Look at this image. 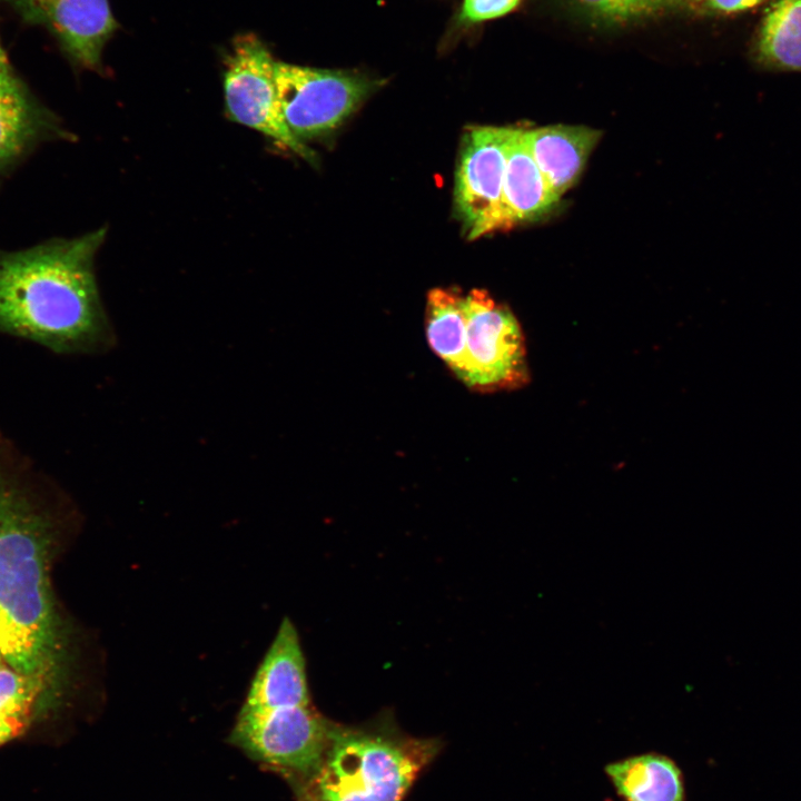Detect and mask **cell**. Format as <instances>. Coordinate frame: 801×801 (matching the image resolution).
Wrapping results in <instances>:
<instances>
[{
    "label": "cell",
    "mask_w": 801,
    "mask_h": 801,
    "mask_svg": "<svg viewBox=\"0 0 801 801\" xmlns=\"http://www.w3.org/2000/svg\"><path fill=\"white\" fill-rule=\"evenodd\" d=\"M464 349L455 376L472 392H510L531 380L526 340L512 309L488 291L465 295Z\"/></svg>",
    "instance_id": "cell-4"
},
{
    "label": "cell",
    "mask_w": 801,
    "mask_h": 801,
    "mask_svg": "<svg viewBox=\"0 0 801 801\" xmlns=\"http://www.w3.org/2000/svg\"><path fill=\"white\" fill-rule=\"evenodd\" d=\"M309 704L299 636L291 621L285 617L254 674L241 709L274 710Z\"/></svg>",
    "instance_id": "cell-10"
},
{
    "label": "cell",
    "mask_w": 801,
    "mask_h": 801,
    "mask_svg": "<svg viewBox=\"0 0 801 801\" xmlns=\"http://www.w3.org/2000/svg\"><path fill=\"white\" fill-rule=\"evenodd\" d=\"M754 60L770 71L801 72V0H772L756 33Z\"/></svg>",
    "instance_id": "cell-14"
},
{
    "label": "cell",
    "mask_w": 801,
    "mask_h": 801,
    "mask_svg": "<svg viewBox=\"0 0 801 801\" xmlns=\"http://www.w3.org/2000/svg\"><path fill=\"white\" fill-rule=\"evenodd\" d=\"M24 726V721L0 718V745L19 735Z\"/></svg>",
    "instance_id": "cell-21"
},
{
    "label": "cell",
    "mask_w": 801,
    "mask_h": 801,
    "mask_svg": "<svg viewBox=\"0 0 801 801\" xmlns=\"http://www.w3.org/2000/svg\"><path fill=\"white\" fill-rule=\"evenodd\" d=\"M47 483L0 429V654L13 670L38 678L52 666L57 649Z\"/></svg>",
    "instance_id": "cell-2"
},
{
    "label": "cell",
    "mask_w": 801,
    "mask_h": 801,
    "mask_svg": "<svg viewBox=\"0 0 801 801\" xmlns=\"http://www.w3.org/2000/svg\"><path fill=\"white\" fill-rule=\"evenodd\" d=\"M431 749L428 742L332 724L312 791L319 801H402Z\"/></svg>",
    "instance_id": "cell-3"
},
{
    "label": "cell",
    "mask_w": 801,
    "mask_h": 801,
    "mask_svg": "<svg viewBox=\"0 0 801 801\" xmlns=\"http://www.w3.org/2000/svg\"><path fill=\"white\" fill-rule=\"evenodd\" d=\"M525 141L524 130L510 128L505 148L503 204L510 228L534 222L558 205Z\"/></svg>",
    "instance_id": "cell-12"
},
{
    "label": "cell",
    "mask_w": 801,
    "mask_h": 801,
    "mask_svg": "<svg viewBox=\"0 0 801 801\" xmlns=\"http://www.w3.org/2000/svg\"><path fill=\"white\" fill-rule=\"evenodd\" d=\"M604 771L622 801H685L683 772L665 754L631 755L607 763Z\"/></svg>",
    "instance_id": "cell-13"
},
{
    "label": "cell",
    "mask_w": 801,
    "mask_h": 801,
    "mask_svg": "<svg viewBox=\"0 0 801 801\" xmlns=\"http://www.w3.org/2000/svg\"><path fill=\"white\" fill-rule=\"evenodd\" d=\"M524 136L546 184L561 198L578 180L602 132L586 126L554 125L524 130Z\"/></svg>",
    "instance_id": "cell-11"
},
{
    "label": "cell",
    "mask_w": 801,
    "mask_h": 801,
    "mask_svg": "<svg viewBox=\"0 0 801 801\" xmlns=\"http://www.w3.org/2000/svg\"><path fill=\"white\" fill-rule=\"evenodd\" d=\"M276 63L257 36L246 33L234 39L224 71L227 115L233 121L314 162L313 150L290 132L284 120L277 95Z\"/></svg>",
    "instance_id": "cell-6"
},
{
    "label": "cell",
    "mask_w": 801,
    "mask_h": 801,
    "mask_svg": "<svg viewBox=\"0 0 801 801\" xmlns=\"http://www.w3.org/2000/svg\"><path fill=\"white\" fill-rule=\"evenodd\" d=\"M521 0H464L462 19L479 22L502 17L512 11Z\"/></svg>",
    "instance_id": "cell-19"
},
{
    "label": "cell",
    "mask_w": 801,
    "mask_h": 801,
    "mask_svg": "<svg viewBox=\"0 0 801 801\" xmlns=\"http://www.w3.org/2000/svg\"><path fill=\"white\" fill-rule=\"evenodd\" d=\"M332 723L313 706L241 709L229 742L249 758L279 771L316 775L330 741Z\"/></svg>",
    "instance_id": "cell-5"
},
{
    "label": "cell",
    "mask_w": 801,
    "mask_h": 801,
    "mask_svg": "<svg viewBox=\"0 0 801 801\" xmlns=\"http://www.w3.org/2000/svg\"><path fill=\"white\" fill-rule=\"evenodd\" d=\"M596 18L623 22L653 14L663 9L670 0H576Z\"/></svg>",
    "instance_id": "cell-18"
},
{
    "label": "cell",
    "mask_w": 801,
    "mask_h": 801,
    "mask_svg": "<svg viewBox=\"0 0 801 801\" xmlns=\"http://www.w3.org/2000/svg\"><path fill=\"white\" fill-rule=\"evenodd\" d=\"M692 1L698 2V3H703V2H704V0H692Z\"/></svg>",
    "instance_id": "cell-24"
},
{
    "label": "cell",
    "mask_w": 801,
    "mask_h": 801,
    "mask_svg": "<svg viewBox=\"0 0 801 801\" xmlns=\"http://www.w3.org/2000/svg\"><path fill=\"white\" fill-rule=\"evenodd\" d=\"M465 295L456 287H435L427 294L425 334L429 348L456 376L463 358Z\"/></svg>",
    "instance_id": "cell-16"
},
{
    "label": "cell",
    "mask_w": 801,
    "mask_h": 801,
    "mask_svg": "<svg viewBox=\"0 0 801 801\" xmlns=\"http://www.w3.org/2000/svg\"><path fill=\"white\" fill-rule=\"evenodd\" d=\"M299 800L300 801H319L316 795L310 791L309 789H300L299 791Z\"/></svg>",
    "instance_id": "cell-23"
},
{
    "label": "cell",
    "mask_w": 801,
    "mask_h": 801,
    "mask_svg": "<svg viewBox=\"0 0 801 801\" xmlns=\"http://www.w3.org/2000/svg\"><path fill=\"white\" fill-rule=\"evenodd\" d=\"M510 128L472 127L463 137L454 201L468 239L510 229L503 204Z\"/></svg>",
    "instance_id": "cell-8"
},
{
    "label": "cell",
    "mask_w": 801,
    "mask_h": 801,
    "mask_svg": "<svg viewBox=\"0 0 801 801\" xmlns=\"http://www.w3.org/2000/svg\"><path fill=\"white\" fill-rule=\"evenodd\" d=\"M47 116L10 71L0 78V168L17 158L46 129Z\"/></svg>",
    "instance_id": "cell-15"
},
{
    "label": "cell",
    "mask_w": 801,
    "mask_h": 801,
    "mask_svg": "<svg viewBox=\"0 0 801 801\" xmlns=\"http://www.w3.org/2000/svg\"><path fill=\"white\" fill-rule=\"evenodd\" d=\"M27 22L44 27L78 66L99 70L118 29L109 0H6Z\"/></svg>",
    "instance_id": "cell-9"
},
{
    "label": "cell",
    "mask_w": 801,
    "mask_h": 801,
    "mask_svg": "<svg viewBox=\"0 0 801 801\" xmlns=\"http://www.w3.org/2000/svg\"><path fill=\"white\" fill-rule=\"evenodd\" d=\"M41 678L22 674L0 663V718L27 721Z\"/></svg>",
    "instance_id": "cell-17"
},
{
    "label": "cell",
    "mask_w": 801,
    "mask_h": 801,
    "mask_svg": "<svg viewBox=\"0 0 801 801\" xmlns=\"http://www.w3.org/2000/svg\"><path fill=\"white\" fill-rule=\"evenodd\" d=\"M11 71L6 51L0 40V78Z\"/></svg>",
    "instance_id": "cell-22"
},
{
    "label": "cell",
    "mask_w": 801,
    "mask_h": 801,
    "mask_svg": "<svg viewBox=\"0 0 801 801\" xmlns=\"http://www.w3.org/2000/svg\"><path fill=\"white\" fill-rule=\"evenodd\" d=\"M106 229L0 254V334L60 355H101L117 344L93 260Z\"/></svg>",
    "instance_id": "cell-1"
},
{
    "label": "cell",
    "mask_w": 801,
    "mask_h": 801,
    "mask_svg": "<svg viewBox=\"0 0 801 801\" xmlns=\"http://www.w3.org/2000/svg\"><path fill=\"white\" fill-rule=\"evenodd\" d=\"M765 0H704L705 7L718 13H735L752 9Z\"/></svg>",
    "instance_id": "cell-20"
},
{
    "label": "cell",
    "mask_w": 801,
    "mask_h": 801,
    "mask_svg": "<svg viewBox=\"0 0 801 801\" xmlns=\"http://www.w3.org/2000/svg\"><path fill=\"white\" fill-rule=\"evenodd\" d=\"M1 661H2V656H1V654H0V663H1Z\"/></svg>",
    "instance_id": "cell-25"
},
{
    "label": "cell",
    "mask_w": 801,
    "mask_h": 801,
    "mask_svg": "<svg viewBox=\"0 0 801 801\" xmlns=\"http://www.w3.org/2000/svg\"><path fill=\"white\" fill-rule=\"evenodd\" d=\"M277 95L284 120L300 141L327 134L373 91L363 75L277 61Z\"/></svg>",
    "instance_id": "cell-7"
}]
</instances>
